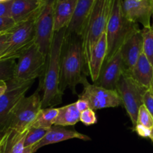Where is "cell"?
Returning <instances> with one entry per match:
<instances>
[{"instance_id":"6da1fadb","label":"cell","mask_w":153,"mask_h":153,"mask_svg":"<svg viewBox=\"0 0 153 153\" xmlns=\"http://www.w3.org/2000/svg\"><path fill=\"white\" fill-rule=\"evenodd\" d=\"M67 28L55 33L52 46L47 57V62L40 84L43 95L41 97L42 108H52L60 104L63 94L60 90L61 61L65 42Z\"/></svg>"},{"instance_id":"7a4b0ae2","label":"cell","mask_w":153,"mask_h":153,"mask_svg":"<svg viewBox=\"0 0 153 153\" xmlns=\"http://www.w3.org/2000/svg\"><path fill=\"white\" fill-rule=\"evenodd\" d=\"M87 71L82 50L81 37L72 35L67 37L61 61L60 90L64 94L67 88L76 94V88L87 80L84 73Z\"/></svg>"},{"instance_id":"3957f363","label":"cell","mask_w":153,"mask_h":153,"mask_svg":"<svg viewBox=\"0 0 153 153\" xmlns=\"http://www.w3.org/2000/svg\"><path fill=\"white\" fill-rule=\"evenodd\" d=\"M139 30L138 24L131 22L126 17L123 0H114L106 28L108 52L105 61L116 55L126 40Z\"/></svg>"},{"instance_id":"277c9868","label":"cell","mask_w":153,"mask_h":153,"mask_svg":"<svg viewBox=\"0 0 153 153\" xmlns=\"http://www.w3.org/2000/svg\"><path fill=\"white\" fill-rule=\"evenodd\" d=\"M114 0H96L81 35L86 67L94 46L106 31ZM88 71V70H87Z\"/></svg>"},{"instance_id":"5b68a950","label":"cell","mask_w":153,"mask_h":153,"mask_svg":"<svg viewBox=\"0 0 153 153\" xmlns=\"http://www.w3.org/2000/svg\"><path fill=\"white\" fill-rule=\"evenodd\" d=\"M42 9L28 19L16 23L10 31L5 49L0 53V61L18 59L35 43V23Z\"/></svg>"},{"instance_id":"8992f818","label":"cell","mask_w":153,"mask_h":153,"mask_svg":"<svg viewBox=\"0 0 153 153\" xmlns=\"http://www.w3.org/2000/svg\"><path fill=\"white\" fill-rule=\"evenodd\" d=\"M46 62L47 56L34 43L18 58L12 80L19 84L34 82V79L43 75Z\"/></svg>"},{"instance_id":"52a82bcc","label":"cell","mask_w":153,"mask_h":153,"mask_svg":"<svg viewBox=\"0 0 153 153\" xmlns=\"http://www.w3.org/2000/svg\"><path fill=\"white\" fill-rule=\"evenodd\" d=\"M40 88L29 97H25L13 109L5 126L1 130L10 129L23 132L29 128L37 114L42 108Z\"/></svg>"},{"instance_id":"ba28073f","label":"cell","mask_w":153,"mask_h":153,"mask_svg":"<svg viewBox=\"0 0 153 153\" xmlns=\"http://www.w3.org/2000/svg\"><path fill=\"white\" fill-rule=\"evenodd\" d=\"M117 91L122 100L123 105L129 116L134 130L137 124L139 109L143 105V95L147 89L137 84L129 75L124 73L118 82Z\"/></svg>"},{"instance_id":"9c48e42d","label":"cell","mask_w":153,"mask_h":153,"mask_svg":"<svg viewBox=\"0 0 153 153\" xmlns=\"http://www.w3.org/2000/svg\"><path fill=\"white\" fill-rule=\"evenodd\" d=\"M58 0H47L35 23V44L48 57L55 35V9Z\"/></svg>"},{"instance_id":"30bf717a","label":"cell","mask_w":153,"mask_h":153,"mask_svg":"<svg viewBox=\"0 0 153 153\" xmlns=\"http://www.w3.org/2000/svg\"><path fill=\"white\" fill-rule=\"evenodd\" d=\"M82 85L84 89L79 95V98L88 102L90 108L99 110L123 105L122 100L117 91L106 89L94 84L91 85L88 80H85Z\"/></svg>"},{"instance_id":"8fae6325","label":"cell","mask_w":153,"mask_h":153,"mask_svg":"<svg viewBox=\"0 0 153 153\" xmlns=\"http://www.w3.org/2000/svg\"><path fill=\"white\" fill-rule=\"evenodd\" d=\"M7 91L0 97V131L5 126L13 109L28 91L33 82L19 84L12 79L7 81Z\"/></svg>"},{"instance_id":"7c38bea8","label":"cell","mask_w":153,"mask_h":153,"mask_svg":"<svg viewBox=\"0 0 153 153\" xmlns=\"http://www.w3.org/2000/svg\"><path fill=\"white\" fill-rule=\"evenodd\" d=\"M125 72L122 54L120 50L109 61H105L94 85L108 90L117 91L118 82Z\"/></svg>"},{"instance_id":"4fadbf2b","label":"cell","mask_w":153,"mask_h":153,"mask_svg":"<svg viewBox=\"0 0 153 153\" xmlns=\"http://www.w3.org/2000/svg\"><path fill=\"white\" fill-rule=\"evenodd\" d=\"M123 9L126 17L134 23H141L143 28L152 26V0H123Z\"/></svg>"},{"instance_id":"5bb4252c","label":"cell","mask_w":153,"mask_h":153,"mask_svg":"<svg viewBox=\"0 0 153 153\" xmlns=\"http://www.w3.org/2000/svg\"><path fill=\"white\" fill-rule=\"evenodd\" d=\"M125 72L129 74L143 53V38L141 29L134 33L126 40L120 49Z\"/></svg>"},{"instance_id":"9a60e30c","label":"cell","mask_w":153,"mask_h":153,"mask_svg":"<svg viewBox=\"0 0 153 153\" xmlns=\"http://www.w3.org/2000/svg\"><path fill=\"white\" fill-rule=\"evenodd\" d=\"M75 138L80 139V140H91L89 136L82 134V133L76 131L75 129L66 128L64 126H53L52 128H49V131L45 135V137L39 143L34 145V153L37 152L39 149L45 146H48V145L54 144V143H60V142Z\"/></svg>"},{"instance_id":"2e32d148","label":"cell","mask_w":153,"mask_h":153,"mask_svg":"<svg viewBox=\"0 0 153 153\" xmlns=\"http://www.w3.org/2000/svg\"><path fill=\"white\" fill-rule=\"evenodd\" d=\"M107 52V34L106 31H105L91 52L87 68L88 73L90 75L94 83L98 79L102 67L105 61Z\"/></svg>"},{"instance_id":"e0dca14e","label":"cell","mask_w":153,"mask_h":153,"mask_svg":"<svg viewBox=\"0 0 153 153\" xmlns=\"http://www.w3.org/2000/svg\"><path fill=\"white\" fill-rule=\"evenodd\" d=\"M95 1L96 0H78L73 19L67 28V37L72 35L81 37Z\"/></svg>"},{"instance_id":"ac0fdd59","label":"cell","mask_w":153,"mask_h":153,"mask_svg":"<svg viewBox=\"0 0 153 153\" xmlns=\"http://www.w3.org/2000/svg\"><path fill=\"white\" fill-rule=\"evenodd\" d=\"M47 0H12L10 17L16 22H22L40 11Z\"/></svg>"},{"instance_id":"d6986e66","label":"cell","mask_w":153,"mask_h":153,"mask_svg":"<svg viewBox=\"0 0 153 153\" xmlns=\"http://www.w3.org/2000/svg\"><path fill=\"white\" fill-rule=\"evenodd\" d=\"M28 129L23 132H17L10 129L0 131V153L23 152L24 143Z\"/></svg>"},{"instance_id":"ffe728a7","label":"cell","mask_w":153,"mask_h":153,"mask_svg":"<svg viewBox=\"0 0 153 153\" xmlns=\"http://www.w3.org/2000/svg\"><path fill=\"white\" fill-rule=\"evenodd\" d=\"M128 75L142 87L147 90H153V66L144 53L140 55Z\"/></svg>"},{"instance_id":"44dd1931","label":"cell","mask_w":153,"mask_h":153,"mask_svg":"<svg viewBox=\"0 0 153 153\" xmlns=\"http://www.w3.org/2000/svg\"><path fill=\"white\" fill-rule=\"evenodd\" d=\"M78 0H64L57 1L55 9V31L67 28L71 22L76 10Z\"/></svg>"},{"instance_id":"7402d4cb","label":"cell","mask_w":153,"mask_h":153,"mask_svg":"<svg viewBox=\"0 0 153 153\" xmlns=\"http://www.w3.org/2000/svg\"><path fill=\"white\" fill-rule=\"evenodd\" d=\"M81 112L78 110L76 103L58 108V113L54 126H70L80 121Z\"/></svg>"},{"instance_id":"603a6c76","label":"cell","mask_w":153,"mask_h":153,"mask_svg":"<svg viewBox=\"0 0 153 153\" xmlns=\"http://www.w3.org/2000/svg\"><path fill=\"white\" fill-rule=\"evenodd\" d=\"M58 113V108H41L29 128H40L49 129L54 126Z\"/></svg>"},{"instance_id":"cb8c5ba5","label":"cell","mask_w":153,"mask_h":153,"mask_svg":"<svg viewBox=\"0 0 153 153\" xmlns=\"http://www.w3.org/2000/svg\"><path fill=\"white\" fill-rule=\"evenodd\" d=\"M143 38V53L153 66V27L141 30Z\"/></svg>"},{"instance_id":"d4e9b609","label":"cell","mask_w":153,"mask_h":153,"mask_svg":"<svg viewBox=\"0 0 153 153\" xmlns=\"http://www.w3.org/2000/svg\"><path fill=\"white\" fill-rule=\"evenodd\" d=\"M49 129L40 128H29L26 134L24 146H34L45 137Z\"/></svg>"},{"instance_id":"484cf974","label":"cell","mask_w":153,"mask_h":153,"mask_svg":"<svg viewBox=\"0 0 153 153\" xmlns=\"http://www.w3.org/2000/svg\"><path fill=\"white\" fill-rule=\"evenodd\" d=\"M15 60L0 61V82H7L14 76L15 68H16Z\"/></svg>"},{"instance_id":"4316f807","label":"cell","mask_w":153,"mask_h":153,"mask_svg":"<svg viewBox=\"0 0 153 153\" xmlns=\"http://www.w3.org/2000/svg\"><path fill=\"white\" fill-rule=\"evenodd\" d=\"M137 124H140L149 128L153 127V117L144 105L140 106L137 117Z\"/></svg>"},{"instance_id":"83f0119b","label":"cell","mask_w":153,"mask_h":153,"mask_svg":"<svg viewBox=\"0 0 153 153\" xmlns=\"http://www.w3.org/2000/svg\"><path fill=\"white\" fill-rule=\"evenodd\" d=\"M80 121L85 126H91L97 123V117L94 110L88 108L82 111L80 114Z\"/></svg>"},{"instance_id":"f1b7e54d","label":"cell","mask_w":153,"mask_h":153,"mask_svg":"<svg viewBox=\"0 0 153 153\" xmlns=\"http://www.w3.org/2000/svg\"><path fill=\"white\" fill-rule=\"evenodd\" d=\"M16 25V22L8 16H0V34L9 33Z\"/></svg>"},{"instance_id":"f546056e","label":"cell","mask_w":153,"mask_h":153,"mask_svg":"<svg viewBox=\"0 0 153 153\" xmlns=\"http://www.w3.org/2000/svg\"><path fill=\"white\" fill-rule=\"evenodd\" d=\"M143 105L147 108L153 117V90H147L143 98Z\"/></svg>"},{"instance_id":"4dcf8cb0","label":"cell","mask_w":153,"mask_h":153,"mask_svg":"<svg viewBox=\"0 0 153 153\" xmlns=\"http://www.w3.org/2000/svg\"><path fill=\"white\" fill-rule=\"evenodd\" d=\"M12 0L0 2V16H8L10 17V5Z\"/></svg>"},{"instance_id":"1f68e13d","label":"cell","mask_w":153,"mask_h":153,"mask_svg":"<svg viewBox=\"0 0 153 153\" xmlns=\"http://www.w3.org/2000/svg\"><path fill=\"white\" fill-rule=\"evenodd\" d=\"M139 136L142 137H149L151 134V128H147L140 124H137L135 128L134 129Z\"/></svg>"},{"instance_id":"d6a6232c","label":"cell","mask_w":153,"mask_h":153,"mask_svg":"<svg viewBox=\"0 0 153 153\" xmlns=\"http://www.w3.org/2000/svg\"><path fill=\"white\" fill-rule=\"evenodd\" d=\"M76 105L77 107L78 110L82 113L84 111L87 110V109L90 108L89 105H88V102L85 101V100H82V99H79L76 102Z\"/></svg>"},{"instance_id":"836d02e7","label":"cell","mask_w":153,"mask_h":153,"mask_svg":"<svg viewBox=\"0 0 153 153\" xmlns=\"http://www.w3.org/2000/svg\"><path fill=\"white\" fill-rule=\"evenodd\" d=\"M9 33H6V34H0V53L5 49L6 45H7V39L9 37Z\"/></svg>"},{"instance_id":"e575fe53","label":"cell","mask_w":153,"mask_h":153,"mask_svg":"<svg viewBox=\"0 0 153 153\" xmlns=\"http://www.w3.org/2000/svg\"><path fill=\"white\" fill-rule=\"evenodd\" d=\"M7 91V84L6 82L1 81L0 82V97L4 95Z\"/></svg>"},{"instance_id":"d590c367","label":"cell","mask_w":153,"mask_h":153,"mask_svg":"<svg viewBox=\"0 0 153 153\" xmlns=\"http://www.w3.org/2000/svg\"><path fill=\"white\" fill-rule=\"evenodd\" d=\"M22 153H34V146H28L24 148Z\"/></svg>"},{"instance_id":"8d00e7d4","label":"cell","mask_w":153,"mask_h":153,"mask_svg":"<svg viewBox=\"0 0 153 153\" xmlns=\"http://www.w3.org/2000/svg\"><path fill=\"white\" fill-rule=\"evenodd\" d=\"M149 138L152 140V141L153 142V127L152 128H151V134H150V137H149Z\"/></svg>"},{"instance_id":"74e56055","label":"cell","mask_w":153,"mask_h":153,"mask_svg":"<svg viewBox=\"0 0 153 153\" xmlns=\"http://www.w3.org/2000/svg\"><path fill=\"white\" fill-rule=\"evenodd\" d=\"M10 1V0H0V2H4V1Z\"/></svg>"},{"instance_id":"f35d334b","label":"cell","mask_w":153,"mask_h":153,"mask_svg":"<svg viewBox=\"0 0 153 153\" xmlns=\"http://www.w3.org/2000/svg\"><path fill=\"white\" fill-rule=\"evenodd\" d=\"M152 8H153V0H152ZM152 18H153V11H152ZM152 26L153 27V24L152 25Z\"/></svg>"},{"instance_id":"ab89813d","label":"cell","mask_w":153,"mask_h":153,"mask_svg":"<svg viewBox=\"0 0 153 153\" xmlns=\"http://www.w3.org/2000/svg\"><path fill=\"white\" fill-rule=\"evenodd\" d=\"M58 1H64V0H58Z\"/></svg>"}]
</instances>
